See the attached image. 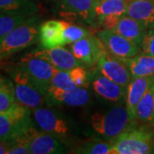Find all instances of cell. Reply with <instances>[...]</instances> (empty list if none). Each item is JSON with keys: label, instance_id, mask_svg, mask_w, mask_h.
I'll return each instance as SVG.
<instances>
[{"label": "cell", "instance_id": "6da1fadb", "mask_svg": "<svg viewBox=\"0 0 154 154\" xmlns=\"http://www.w3.org/2000/svg\"><path fill=\"white\" fill-rule=\"evenodd\" d=\"M29 108L17 103L9 110L0 111V140L8 144L29 143L38 134Z\"/></svg>", "mask_w": 154, "mask_h": 154}, {"label": "cell", "instance_id": "7a4b0ae2", "mask_svg": "<svg viewBox=\"0 0 154 154\" xmlns=\"http://www.w3.org/2000/svg\"><path fill=\"white\" fill-rule=\"evenodd\" d=\"M39 15L34 14L0 38V60L6 59L38 41Z\"/></svg>", "mask_w": 154, "mask_h": 154}, {"label": "cell", "instance_id": "3957f363", "mask_svg": "<svg viewBox=\"0 0 154 154\" xmlns=\"http://www.w3.org/2000/svg\"><path fill=\"white\" fill-rule=\"evenodd\" d=\"M11 77L17 103L32 110L45 104V97L49 88L38 82L18 67L12 69Z\"/></svg>", "mask_w": 154, "mask_h": 154}, {"label": "cell", "instance_id": "277c9868", "mask_svg": "<svg viewBox=\"0 0 154 154\" xmlns=\"http://www.w3.org/2000/svg\"><path fill=\"white\" fill-rule=\"evenodd\" d=\"M154 130L148 126L131 127L111 140L113 154L150 153Z\"/></svg>", "mask_w": 154, "mask_h": 154}, {"label": "cell", "instance_id": "5b68a950", "mask_svg": "<svg viewBox=\"0 0 154 154\" xmlns=\"http://www.w3.org/2000/svg\"><path fill=\"white\" fill-rule=\"evenodd\" d=\"M91 122L95 132L110 140L115 139L134 125L127 108L122 106H116L104 113H94Z\"/></svg>", "mask_w": 154, "mask_h": 154}, {"label": "cell", "instance_id": "8992f818", "mask_svg": "<svg viewBox=\"0 0 154 154\" xmlns=\"http://www.w3.org/2000/svg\"><path fill=\"white\" fill-rule=\"evenodd\" d=\"M97 0H57L52 10L65 21L76 22L92 27L98 26L94 10Z\"/></svg>", "mask_w": 154, "mask_h": 154}, {"label": "cell", "instance_id": "52a82bcc", "mask_svg": "<svg viewBox=\"0 0 154 154\" xmlns=\"http://www.w3.org/2000/svg\"><path fill=\"white\" fill-rule=\"evenodd\" d=\"M18 68L47 88L51 87V82L56 71L55 68L39 54L38 49L23 56L18 63Z\"/></svg>", "mask_w": 154, "mask_h": 154}, {"label": "cell", "instance_id": "ba28073f", "mask_svg": "<svg viewBox=\"0 0 154 154\" xmlns=\"http://www.w3.org/2000/svg\"><path fill=\"white\" fill-rule=\"evenodd\" d=\"M70 51L77 59L88 66L98 63L99 58L107 51L102 40L93 34L72 43Z\"/></svg>", "mask_w": 154, "mask_h": 154}, {"label": "cell", "instance_id": "9c48e42d", "mask_svg": "<svg viewBox=\"0 0 154 154\" xmlns=\"http://www.w3.org/2000/svg\"><path fill=\"white\" fill-rule=\"evenodd\" d=\"M97 34L104 43L106 50L118 58H130L140 52L138 45L112 30L103 29Z\"/></svg>", "mask_w": 154, "mask_h": 154}, {"label": "cell", "instance_id": "30bf717a", "mask_svg": "<svg viewBox=\"0 0 154 154\" xmlns=\"http://www.w3.org/2000/svg\"><path fill=\"white\" fill-rule=\"evenodd\" d=\"M33 118L38 127L45 132L54 134L56 137H66L70 132L69 123L54 110L43 106L33 110Z\"/></svg>", "mask_w": 154, "mask_h": 154}, {"label": "cell", "instance_id": "8fae6325", "mask_svg": "<svg viewBox=\"0 0 154 154\" xmlns=\"http://www.w3.org/2000/svg\"><path fill=\"white\" fill-rule=\"evenodd\" d=\"M98 68L101 75L123 88H128L132 80L131 74L122 59L110 54L108 51L99 58Z\"/></svg>", "mask_w": 154, "mask_h": 154}, {"label": "cell", "instance_id": "7c38bea8", "mask_svg": "<svg viewBox=\"0 0 154 154\" xmlns=\"http://www.w3.org/2000/svg\"><path fill=\"white\" fill-rule=\"evenodd\" d=\"M89 100V93L83 87H77L69 90L50 87L45 97V104L48 106H83L87 105Z\"/></svg>", "mask_w": 154, "mask_h": 154}, {"label": "cell", "instance_id": "4fadbf2b", "mask_svg": "<svg viewBox=\"0 0 154 154\" xmlns=\"http://www.w3.org/2000/svg\"><path fill=\"white\" fill-rule=\"evenodd\" d=\"M154 82V76L132 78L127 88L126 108L132 121L136 120V107L144 94Z\"/></svg>", "mask_w": 154, "mask_h": 154}, {"label": "cell", "instance_id": "5bb4252c", "mask_svg": "<svg viewBox=\"0 0 154 154\" xmlns=\"http://www.w3.org/2000/svg\"><path fill=\"white\" fill-rule=\"evenodd\" d=\"M38 50L39 54L58 70H69L83 64L75 57L71 51L67 50L63 46H57L51 49L38 48Z\"/></svg>", "mask_w": 154, "mask_h": 154}, {"label": "cell", "instance_id": "9a60e30c", "mask_svg": "<svg viewBox=\"0 0 154 154\" xmlns=\"http://www.w3.org/2000/svg\"><path fill=\"white\" fill-rule=\"evenodd\" d=\"M66 147L58 138L50 133L38 132L29 142V153L61 154L66 153Z\"/></svg>", "mask_w": 154, "mask_h": 154}, {"label": "cell", "instance_id": "2e32d148", "mask_svg": "<svg viewBox=\"0 0 154 154\" xmlns=\"http://www.w3.org/2000/svg\"><path fill=\"white\" fill-rule=\"evenodd\" d=\"M38 41L41 48L51 49L65 45L63 37V24L61 21L49 20L39 25Z\"/></svg>", "mask_w": 154, "mask_h": 154}, {"label": "cell", "instance_id": "e0dca14e", "mask_svg": "<svg viewBox=\"0 0 154 154\" xmlns=\"http://www.w3.org/2000/svg\"><path fill=\"white\" fill-rule=\"evenodd\" d=\"M126 16L140 22L146 30L154 28V0H129Z\"/></svg>", "mask_w": 154, "mask_h": 154}, {"label": "cell", "instance_id": "ac0fdd59", "mask_svg": "<svg viewBox=\"0 0 154 154\" xmlns=\"http://www.w3.org/2000/svg\"><path fill=\"white\" fill-rule=\"evenodd\" d=\"M94 92L101 98L111 102H120L126 99L127 88L110 80L109 78L99 75L93 82Z\"/></svg>", "mask_w": 154, "mask_h": 154}, {"label": "cell", "instance_id": "d6986e66", "mask_svg": "<svg viewBox=\"0 0 154 154\" xmlns=\"http://www.w3.org/2000/svg\"><path fill=\"white\" fill-rule=\"evenodd\" d=\"M113 31L133 41L140 47V45L147 30L140 22L124 15L121 17L118 24Z\"/></svg>", "mask_w": 154, "mask_h": 154}, {"label": "cell", "instance_id": "ffe728a7", "mask_svg": "<svg viewBox=\"0 0 154 154\" xmlns=\"http://www.w3.org/2000/svg\"><path fill=\"white\" fill-rule=\"evenodd\" d=\"M122 61L128 67L132 78L154 76V57L152 56L141 53Z\"/></svg>", "mask_w": 154, "mask_h": 154}, {"label": "cell", "instance_id": "44dd1931", "mask_svg": "<svg viewBox=\"0 0 154 154\" xmlns=\"http://www.w3.org/2000/svg\"><path fill=\"white\" fill-rule=\"evenodd\" d=\"M38 12L37 10L0 11V38L17 27L27 18Z\"/></svg>", "mask_w": 154, "mask_h": 154}, {"label": "cell", "instance_id": "7402d4cb", "mask_svg": "<svg viewBox=\"0 0 154 154\" xmlns=\"http://www.w3.org/2000/svg\"><path fill=\"white\" fill-rule=\"evenodd\" d=\"M129 0H97L94 10V16L98 24L100 17L106 15H126Z\"/></svg>", "mask_w": 154, "mask_h": 154}, {"label": "cell", "instance_id": "603a6c76", "mask_svg": "<svg viewBox=\"0 0 154 154\" xmlns=\"http://www.w3.org/2000/svg\"><path fill=\"white\" fill-rule=\"evenodd\" d=\"M136 120L154 125V82L150 86L138 104Z\"/></svg>", "mask_w": 154, "mask_h": 154}, {"label": "cell", "instance_id": "cb8c5ba5", "mask_svg": "<svg viewBox=\"0 0 154 154\" xmlns=\"http://www.w3.org/2000/svg\"><path fill=\"white\" fill-rule=\"evenodd\" d=\"M63 24V37L64 45L72 44L77 40L92 35V33L88 28L82 26L75 25L69 21H61Z\"/></svg>", "mask_w": 154, "mask_h": 154}, {"label": "cell", "instance_id": "d4e9b609", "mask_svg": "<svg viewBox=\"0 0 154 154\" xmlns=\"http://www.w3.org/2000/svg\"><path fill=\"white\" fill-rule=\"evenodd\" d=\"M78 153L113 154L111 143L105 141H88L77 149Z\"/></svg>", "mask_w": 154, "mask_h": 154}, {"label": "cell", "instance_id": "484cf974", "mask_svg": "<svg viewBox=\"0 0 154 154\" xmlns=\"http://www.w3.org/2000/svg\"><path fill=\"white\" fill-rule=\"evenodd\" d=\"M17 103L12 83L0 82V111L9 110Z\"/></svg>", "mask_w": 154, "mask_h": 154}, {"label": "cell", "instance_id": "4316f807", "mask_svg": "<svg viewBox=\"0 0 154 154\" xmlns=\"http://www.w3.org/2000/svg\"><path fill=\"white\" fill-rule=\"evenodd\" d=\"M37 10L38 6L34 0H0V11Z\"/></svg>", "mask_w": 154, "mask_h": 154}, {"label": "cell", "instance_id": "83f0119b", "mask_svg": "<svg viewBox=\"0 0 154 154\" xmlns=\"http://www.w3.org/2000/svg\"><path fill=\"white\" fill-rule=\"evenodd\" d=\"M51 87L65 89V90L77 88L76 85L72 82L68 70H58V69H56L54 75L51 82Z\"/></svg>", "mask_w": 154, "mask_h": 154}, {"label": "cell", "instance_id": "f1b7e54d", "mask_svg": "<svg viewBox=\"0 0 154 154\" xmlns=\"http://www.w3.org/2000/svg\"><path fill=\"white\" fill-rule=\"evenodd\" d=\"M140 53L154 57V28L148 29L140 45Z\"/></svg>", "mask_w": 154, "mask_h": 154}, {"label": "cell", "instance_id": "f546056e", "mask_svg": "<svg viewBox=\"0 0 154 154\" xmlns=\"http://www.w3.org/2000/svg\"><path fill=\"white\" fill-rule=\"evenodd\" d=\"M68 71L70 75L72 82L75 83L77 87H83L87 83L88 73L82 66L75 67Z\"/></svg>", "mask_w": 154, "mask_h": 154}, {"label": "cell", "instance_id": "4dcf8cb0", "mask_svg": "<svg viewBox=\"0 0 154 154\" xmlns=\"http://www.w3.org/2000/svg\"><path fill=\"white\" fill-rule=\"evenodd\" d=\"M120 16L117 15H106L100 17L98 20V26L105 30H114L116 25L121 19Z\"/></svg>", "mask_w": 154, "mask_h": 154}, {"label": "cell", "instance_id": "1f68e13d", "mask_svg": "<svg viewBox=\"0 0 154 154\" xmlns=\"http://www.w3.org/2000/svg\"><path fill=\"white\" fill-rule=\"evenodd\" d=\"M8 154H28L29 153V143L15 142L9 144Z\"/></svg>", "mask_w": 154, "mask_h": 154}, {"label": "cell", "instance_id": "d6a6232c", "mask_svg": "<svg viewBox=\"0 0 154 154\" xmlns=\"http://www.w3.org/2000/svg\"><path fill=\"white\" fill-rule=\"evenodd\" d=\"M9 149H10L9 144L7 142L0 140V154H8Z\"/></svg>", "mask_w": 154, "mask_h": 154}, {"label": "cell", "instance_id": "836d02e7", "mask_svg": "<svg viewBox=\"0 0 154 154\" xmlns=\"http://www.w3.org/2000/svg\"><path fill=\"white\" fill-rule=\"evenodd\" d=\"M150 153H153L154 154V140H153V142H152V146H151Z\"/></svg>", "mask_w": 154, "mask_h": 154}, {"label": "cell", "instance_id": "e575fe53", "mask_svg": "<svg viewBox=\"0 0 154 154\" xmlns=\"http://www.w3.org/2000/svg\"><path fill=\"white\" fill-rule=\"evenodd\" d=\"M45 1H47V2H49V3H51V4H53V3H55L57 0H45Z\"/></svg>", "mask_w": 154, "mask_h": 154}, {"label": "cell", "instance_id": "d590c367", "mask_svg": "<svg viewBox=\"0 0 154 154\" xmlns=\"http://www.w3.org/2000/svg\"><path fill=\"white\" fill-rule=\"evenodd\" d=\"M4 82V80L2 78H0V82Z\"/></svg>", "mask_w": 154, "mask_h": 154}]
</instances>
